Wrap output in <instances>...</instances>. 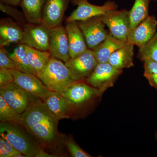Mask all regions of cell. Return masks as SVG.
<instances>
[{
    "label": "cell",
    "mask_w": 157,
    "mask_h": 157,
    "mask_svg": "<svg viewBox=\"0 0 157 157\" xmlns=\"http://www.w3.org/2000/svg\"><path fill=\"white\" fill-rule=\"evenodd\" d=\"M22 118V125L45 151L53 157L67 156L64 135L58 129L59 120L42 100L34 101L23 113Z\"/></svg>",
    "instance_id": "cell-1"
},
{
    "label": "cell",
    "mask_w": 157,
    "mask_h": 157,
    "mask_svg": "<svg viewBox=\"0 0 157 157\" xmlns=\"http://www.w3.org/2000/svg\"><path fill=\"white\" fill-rule=\"evenodd\" d=\"M0 136L27 157H54L21 124L1 122Z\"/></svg>",
    "instance_id": "cell-2"
},
{
    "label": "cell",
    "mask_w": 157,
    "mask_h": 157,
    "mask_svg": "<svg viewBox=\"0 0 157 157\" xmlns=\"http://www.w3.org/2000/svg\"><path fill=\"white\" fill-rule=\"evenodd\" d=\"M83 81H74L60 93L70 106L72 119L75 118L104 93Z\"/></svg>",
    "instance_id": "cell-3"
},
{
    "label": "cell",
    "mask_w": 157,
    "mask_h": 157,
    "mask_svg": "<svg viewBox=\"0 0 157 157\" xmlns=\"http://www.w3.org/2000/svg\"><path fill=\"white\" fill-rule=\"evenodd\" d=\"M37 76L50 90L60 93L75 81L70 77L65 63L52 57L45 69Z\"/></svg>",
    "instance_id": "cell-4"
},
{
    "label": "cell",
    "mask_w": 157,
    "mask_h": 157,
    "mask_svg": "<svg viewBox=\"0 0 157 157\" xmlns=\"http://www.w3.org/2000/svg\"><path fill=\"white\" fill-rule=\"evenodd\" d=\"M23 29L21 44L32 48L48 51L51 29L42 23L28 22Z\"/></svg>",
    "instance_id": "cell-5"
},
{
    "label": "cell",
    "mask_w": 157,
    "mask_h": 157,
    "mask_svg": "<svg viewBox=\"0 0 157 157\" xmlns=\"http://www.w3.org/2000/svg\"><path fill=\"white\" fill-rule=\"evenodd\" d=\"M70 77L75 81H85L94 72L98 63L92 50L88 49L84 53L64 63Z\"/></svg>",
    "instance_id": "cell-6"
},
{
    "label": "cell",
    "mask_w": 157,
    "mask_h": 157,
    "mask_svg": "<svg viewBox=\"0 0 157 157\" xmlns=\"http://www.w3.org/2000/svg\"><path fill=\"white\" fill-rule=\"evenodd\" d=\"M0 96L9 106L21 114L34 101L39 99L14 82L0 87Z\"/></svg>",
    "instance_id": "cell-7"
},
{
    "label": "cell",
    "mask_w": 157,
    "mask_h": 157,
    "mask_svg": "<svg viewBox=\"0 0 157 157\" xmlns=\"http://www.w3.org/2000/svg\"><path fill=\"white\" fill-rule=\"evenodd\" d=\"M113 36L121 41L126 42L131 30L129 11L126 10H110L99 16Z\"/></svg>",
    "instance_id": "cell-8"
},
{
    "label": "cell",
    "mask_w": 157,
    "mask_h": 157,
    "mask_svg": "<svg viewBox=\"0 0 157 157\" xmlns=\"http://www.w3.org/2000/svg\"><path fill=\"white\" fill-rule=\"evenodd\" d=\"M73 5L77 7L67 17V23L73 21H82L104 15L110 10H116L117 6L114 2L108 1L102 6H97L89 2L88 0H72Z\"/></svg>",
    "instance_id": "cell-9"
},
{
    "label": "cell",
    "mask_w": 157,
    "mask_h": 157,
    "mask_svg": "<svg viewBox=\"0 0 157 157\" xmlns=\"http://www.w3.org/2000/svg\"><path fill=\"white\" fill-rule=\"evenodd\" d=\"M122 72V70L114 67L109 63H100L85 81L104 92L107 89L113 86Z\"/></svg>",
    "instance_id": "cell-10"
},
{
    "label": "cell",
    "mask_w": 157,
    "mask_h": 157,
    "mask_svg": "<svg viewBox=\"0 0 157 157\" xmlns=\"http://www.w3.org/2000/svg\"><path fill=\"white\" fill-rule=\"evenodd\" d=\"M89 49H93L107 38L109 32L99 16L77 21Z\"/></svg>",
    "instance_id": "cell-11"
},
{
    "label": "cell",
    "mask_w": 157,
    "mask_h": 157,
    "mask_svg": "<svg viewBox=\"0 0 157 157\" xmlns=\"http://www.w3.org/2000/svg\"><path fill=\"white\" fill-rule=\"evenodd\" d=\"M48 52L52 57L64 63L71 58L66 27L61 24L51 28Z\"/></svg>",
    "instance_id": "cell-12"
},
{
    "label": "cell",
    "mask_w": 157,
    "mask_h": 157,
    "mask_svg": "<svg viewBox=\"0 0 157 157\" xmlns=\"http://www.w3.org/2000/svg\"><path fill=\"white\" fill-rule=\"evenodd\" d=\"M11 72L14 82L36 98L44 100L51 92L36 75L23 73L16 69L11 70Z\"/></svg>",
    "instance_id": "cell-13"
},
{
    "label": "cell",
    "mask_w": 157,
    "mask_h": 157,
    "mask_svg": "<svg viewBox=\"0 0 157 157\" xmlns=\"http://www.w3.org/2000/svg\"><path fill=\"white\" fill-rule=\"evenodd\" d=\"M157 29L156 18L154 15H149L136 27L130 30L127 43L141 48L152 39L156 33Z\"/></svg>",
    "instance_id": "cell-14"
},
{
    "label": "cell",
    "mask_w": 157,
    "mask_h": 157,
    "mask_svg": "<svg viewBox=\"0 0 157 157\" xmlns=\"http://www.w3.org/2000/svg\"><path fill=\"white\" fill-rule=\"evenodd\" d=\"M72 0H46L42 13V23L52 28L61 24L65 11Z\"/></svg>",
    "instance_id": "cell-15"
},
{
    "label": "cell",
    "mask_w": 157,
    "mask_h": 157,
    "mask_svg": "<svg viewBox=\"0 0 157 157\" xmlns=\"http://www.w3.org/2000/svg\"><path fill=\"white\" fill-rule=\"evenodd\" d=\"M65 27L67 33L70 57L73 58L84 53L89 48L77 21L67 22Z\"/></svg>",
    "instance_id": "cell-16"
},
{
    "label": "cell",
    "mask_w": 157,
    "mask_h": 157,
    "mask_svg": "<svg viewBox=\"0 0 157 157\" xmlns=\"http://www.w3.org/2000/svg\"><path fill=\"white\" fill-rule=\"evenodd\" d=\"M23 29L18 23L11 18L1 20L0 22V45L8 46L13 43H20Z\"/></svg>",
    "instance_id": "cell-17"
},
{
    "label": "cell",
    "mask_w": 157,
    "mask_h": 157,
    "mask_svg": "<svg viewBox=\"0 0 157 157\" xmlns=\"http://www.w3.org/2000/svg\"><path fill=\"white\" fill-rule=\"evenodd\" d=\"M126 44V42L117 39L109 32L107 38L92 50L98 63H108L112 54Z\"/></svg>",
    "instance_id": "cell-18"
},
{
    "label": "cell",
    "mask_w": 157,
    "mask_h": 157,
    "mask_svg": "<svg viewBox=\"0 0 157 157\" xmlns=\"http://www.w3.org/2000/svg\"><path fill=\"white\" fill-rule=\"evenodd\" d=\"M42 101L59 120L72 119L73 115L70 106L60 93L51 91Z\"/></svg>",
    "instance_id": "cell-19"
},
{
    "label": "cell",
    "mask_w": 157,
    "mask_h": 157,
    "mask_svg": "<svg viewBox=\"0 0 157 157\" xmlns=\"http://www.w3.org/2000/svg\"><path fill=\"white\" fill-rule=\"evenodd\" d=\"M134 46L132 44L127 43L112 54L108 63L120 70L132 67L134 66Z\"/></svg>",
    "instance_id": "cell-20"
},
{
    "label": "cell",
    "mask_w": 157,
    "mask_h": 157,
    "mask_svg": "<svg viewBox=\"0 0 157 157\" xmlns=\"http://www.w3.org/2000/svg\"><path fill=\"white\" fill-rule=\"evenodd\" d=\"M46 0H21L19 6L28 22L42 23Z\"/></svg>",
    "instance_id": "cell-21"
},
{
    "label": "cell",
    "mask_w": 157,
    "mask_h": 157,
    "mask_svg": "<svg viewBox=\"0 0 157 157\" xmlns=\"http://www.w3.org/2000/svg\"><path fill=\"white\" fill-rule=\"evenodd\" d=\"M29 62L36 76L44 70L51 57L48 51H42L24 45Z\"/></svg>",
    "instance_id": "cell-22"
},
{
    "label": "cell",
    "mask_w": 157,
    "mask_h": 157,
    "mask_svg": "<svg viewBox=\"0 0 157 157\" xmlns=\"http://www.w3.org/2000/svg\"><path fill=\"white\" fill-rule=\"evenodd\" d=\"M150 0H135L133 7L129 11L131 30L148 17L149 6Z\"/></svg>",
    "instance_id": "cell-23"
},
{
    "label": "cell",
    "mask_w": 157,
    "mask_h": 157,
    "mask_svg": "<svg viewBox=\"0 0 157 157\" xmlns=\"http://www.w3.org/2000/svg\"><path fill=\"white\" fill-rule=\"evenodd\" d=\"M9 56L14 62L16 69L23 73L36 76L30 64L24 44L19 43L13 52L9 54Z\"/></svg>",
    "instance_id": "cell-24"
},
{
    "label": "cell",
    "mask_w": 157,
    "mask_h": 157,
    "mask_svg": "<svg viewBox=\"0 0 157 157\" xmlns=\"http://www.w3.org/2000/svg\"><path fill=\"white\" fill-rule=\"evenodd\" d=\"M0 121L22 125V114L16 112L0 96Z\"/></svg>",
    "instance_id": "cell-25"
},
{
    "label": "cell",
    "mask_w": 157,
    "mask_h": 157,
    "mask_svg": "<svg viewBox=\"0 0 157 157\" xmlns=\"http://www.w3.org/2000/svg\"><path fill=\"white\" fill-rule=\"evenodd\" d=\"M137 57L142 61L151 59L157 63V33L148 43L139 48Z\"/></svg>",
    "instance_id": "cell-26"
},
{
    "label": "cell",
    "mask_w": 157,
    "mask_h": 157,
    "mask_svg": "<svg viewBox=\"0 0 157 157\" xmlns=\"http://www.w3.org/2000/svg\"><path fill=\"white\" fill-rule=\"evenodd\" d=\"M64 143L68 153L72 157H92L78 146L73 137L70 135H64Z\"/></svg>",
    "instance_id": "cell-27"
},
{
    "label": "cell",
    "mask_w": 157,
    "mask_h": 157,
    "mask_svg": "<svg viewBox=\"0 0 157 157\" xmlns=\"http://www.w3.org/2000/svg\"><path fill=\"white\" fill-rule=\"evenodd\" d=\"M144 77L152 87L157 89V63L151 59L144 61Z\"/></svg>",
    "instance_id": "cell-28"
},
{
    "label": "cell",
    "mask_w": 157,
    "mask_h": 157,
    "mask_svg": "<svg viewBox=\"0 0 157 157\" xmlns=\"http://www.w3.org/2000/svg\"><path fill=\"white\" fill-rule=\"evenodd\" d=\"M15 6L7 5L1 2L0 4V9L6 14H9L13 17L20 25L23 27L28 23L23 13L19 12L17 9L14 8Z\"/></svg>",
    "instance_id": "cell-29"
},
{
    "label": "cell",
    "mask_w": 157,
    "mask_h": 157,
    "mask_svg": "<svg viewBox=\"0 0 157 157\" xmlns=\"http://www.w3.org/2000/svg\"><path fill=\"white\" fill-rule=\"evenodd\" d=\"M0 157H25L3 137H0Z\"/></svg>",
    "instance_id": "cell-30"
},
{
    "label": "cell",
    "mask_w": 157,
    "mask_h": 157,
    "mask_svg": "<svg viewBox=\"0 0 157 157\" xmlns=\"http://www.w3.org/2000/svg\"><path fill=\"white\" fill-rule=\"evenodd\" d=\"M4 47L1 46L0 48V69L13 70L16 69L14 62L9 56Z\"/></svg>",
    "instance_id": "cell-31"
},
{
    "label": "cell",
    "mask_w": 157,
    "mask_h": 157,
    "mask_svg": "<svg viewBox=\"0 0 157 157\" xmlns=\"http://www.w3.org/2000/svg\"><path fill=\"white\" fill-rule=\"evenodd\" d=\"M14 82V77L11 70L0 69V87Z\"/></svg>",
    "instance_id": "cell-32"
},
{
    "label": "cell",
    "mask_w": 157,
    "mask_h": 157,
    "mask_svg": "<svg viewBox=\"0 0 157 157\" xmlns=\"http://www.w3.org/2000/svg\"><path fill=\"white\" fill-rule=\"evenodd\" d=\"M1 2L13 6H19L21 0H1Z\"/></svg>",
    "instance_id": "cell-33"
},
{
    "label": "cell",
    "mask_w": 157,
    "mask_h": 157,
    "mask_svg": "<svg viewBox=\"0 0 157 157\" xmlns=\"http://www.w3.org/2000/svg\"><path fill=\"white\" fill-rule=\"evenodd\" d=\"M153 1H157V0H153Z\"/></svg>",
    "instance_id": "cell-34"
}]
</instances>
